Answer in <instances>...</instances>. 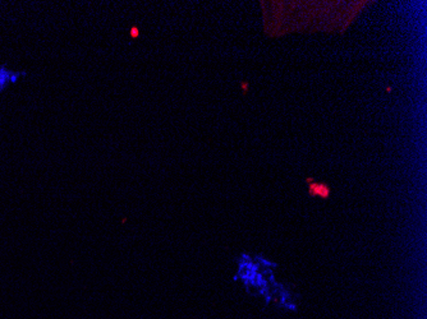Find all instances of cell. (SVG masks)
<instances>
[{
  "mask_svg": "<svg viewBox=\"0 0 427 319\" xmlns=\"http://www.w3.org/2000/svg\"><path fill=\"white\" fill-rule=\"evenodd\" d=\"M131 36L139 37V29H137V27H133V29H131Z\"/></svg>",
  "mask_w": 427,
  "mask_h": 319,
  "instance_id": "7a4b0ae2",
  "label": "cell"
},
{
  "mask_svg": "<svg viewBox=\"0 0 427 319\" xmlns=\"http://www.w3.org/2000/svg\"><path fill=\"white\" fill-rule=\"evenodd\" d=\"M29 76L27 71H15L6 64H0V94H3L9 86L18 83Z\"/></svg>",
  "mask_w": 427,
  "mask_h": 319,
  "instance_id": "6da1fadb",
  "label": "cell"
}]
</instances>
